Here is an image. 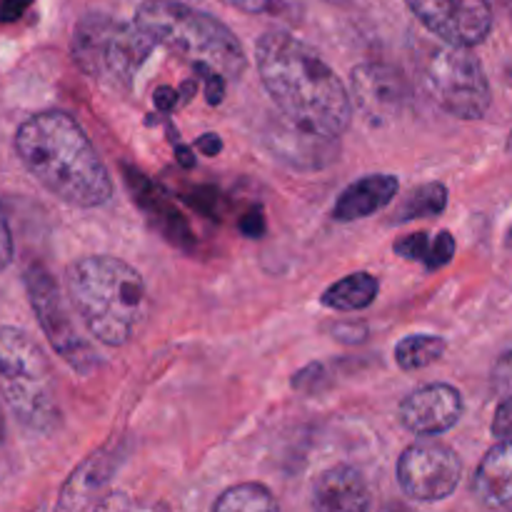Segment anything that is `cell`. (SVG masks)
Returning a JSON list of instances; mask_svg holds the SVG:
<instances>
[{
  "label": "cell",
  "mask_w": 512,
  "mask_h": 512,
  "mask_svg": "<svg viewBox=\"0 0 512 512\" xmlns=\"http://www.w3.org/2000/svg\"><path fill=\"white\" fill-rule=\"evenodd\" d=\"M263 88L285 118L340 138L353 120V98L323 55L285 30H268L255 43Z\"/></svg>",
  "instance_id": "cell-1"
},
{
  "label": "cell",
  "mask_w": 512,
  "mask_h": 512,
  "mask_svg": "<svg viewBox=\"0 0 512 512\" xmlns=\"http://www.w3.org/2000/svg\"><path fill=\"white\" fill-rule=\"evenodd\" d=\"M15 153L30 175L73 208H98L113 198V178L73 115L43 110L15 133Z\"/></svg>",
  "instance_id": "cell-2"
},
{
  "label": "cell",
  "mask_w": 512,
  "mask_h": 512,
  "mask_svg": "<svg viewBox=\"0 0 512 512\" xmlns=\"http://www.w3.org/2000/svg\"><path fill=\"white\" fill-rule=\"evenodd\" d=\"M68 300L88 333L105 348H120L143 320L145 280L115 255H88L65 273Z\"/></svg>",
  "instance_id": "cell-3"
},
{
  "label": "cell",
  "mask_w": 512,
  "mask_h": 512,
  "mask_svg": "<svg viewBox=\"0 0 512 512\" xmlns=\"http://www.w3.org/2000/svg\"><path fill=\"white\" fill-rule=\"evenodd\" d=\"M135 23L170 53L193 65H210L230 80H240L248 68V55L233 30L183 0H143L135 10Z\"/></svg>",
  "instance_id": "cell-4"
},
{
  "label": "cell",
  "mask_w": 512,
  "mask_h": 512,
  "mask_svg": "<svg viewBox=\"0 0 512 512\" xmlns=\"http://www.w3.org/2000/svg\"><path fill=\"white\" fill-rule=\"evenodd\" d=\"M0 393L23 428L50 435L63 423L53 365L38 340L20 328H0Z\"/></svg>",
  "instance_id": "cell-5"
},
{
  "label": "cell",
  "mask_w": 512,
  "mask_h": 512,
  "mask_svg": "<svg viewBox=\"0 0 512 512\" xmlns=\"http://www.w3.org/2000/svg\"><path fill=\"white\" fill-rule=\"evenodd\" d=\"M158 48L138 23L110 18L105 13H88L78 20L70 40L75 65L113 93H128L140 68Z\"/></svg>",
  "instance_id": "cell-6"
},
{
  "label": "cell",
  "mask_w": 512,
  "mask_h": 512,
  "mask_svg": "<svg viewBox=\"0 0 512 512\" xmlns=\"http://www.w3.org/2000/svg\"><path fill=\"white\" fill-rule=\"evenodd\" d=\"M420 83L440 110L460 120H480L493 103L483 63L463 45H433L423 60Z\"/></svg>",
  "instance_id": "cell-7"
},
{
  "label": "cell",
  "mask_w": 512,
  "mask_h": 512,
  "mask_svg": "<svg viewBox=\"0 0 512 512\" xmlns=\"http://www.w3.org/2000/svg\"><path fill=\"white\" fill-rule=\"evenodd\" d=\"M25 288H28L30 305L35 310V318H38L40 328H43L45 338H48L50 348L80 375H90L98 368L100 358L95 355L93 345L78 333L73 323V315H70V305L65 303L63 293H60L58 283L53 280V275L43 268V265H30L28 273H25Z\"/></svg>",
  "instance_id": "cell-8"
},
{
  "label": "cell",
  "mask_w": 512,
  "mask_h": 512,
  "mask_svg": "<svg viewBox=\"0 0 512 512\" xmlns=\"http://www.w3.org/2000/svg\"><path fill=\"white\" fill-rule=\"evenodd\" d=\"M398 485L415 503H440L458 490L463 460L443 443H415L398 460Z\"/></svg>",
  "instance_id": "cell-9"
},
{
  "label": "cell",
  "mask_w": 512,
  "mask_h": 512,
  "mask_svg": "<svg viewBox=\"0 0 512 512\" xmlns=\"http://www.w3.org/2000/svg\"><path fill=\"white\" fill-rule=\"evenodd\" d=\"M415 18L443 43L475 48L493 30L490 0H403Z\"/></svg>",
  "instance_id": "cell-10"
},
{
  "label": "cell",
  "mask_w": 512,
  "mask_h": 512,
  "mask_svg": "<svg viewBox=\"0 0 512 512\" xmlns=\"http://www.w3.org/2000/svg\"><path fill=\"white\" fill-rule=\"evenodd\" d=\"M263 140L265 148L275 158L288 163L290 168L300 170L328 168L340 155L338 138H330V135L318 133V130L305 128V125L285 118L283 113H280V118L270 120L263 133Z\"/></svg>",
  "instance_id": "cell-11"
},
{
  "label": "cell",
  "mask_w": 512,
  "mask_h": 512,
  "mask_svg": "<svg viewBox=\"0 0 512 512\" xmlns=\"http://www.w3.org/2000/svg\"><path fill=\"white\" fill-rule=\"evenodd\" d=\"M463 395L448 383H428L405 395L400 403V423L418 438H438L463 418Z\"/></svg>",
  "instance_id": "cell-12"
},
{
  "label": "cell",
  "mask_w": 512,
  "mask_h": 512,
  "mask_svg": "<svg viewBox=\"0 0 512 512\" xmlns=\"http://www.w3.org/2000/svg\"><path fill=\"white\" fill-rule=\"evenodd\" d=\"M353 98L370 123H385L410 103V85L400 70L385 63H363L350 75Z\"/></svg>",
  "instance_id": "cell-13"
},
{
  "label": "cell",
  "mask_w": 512,
  "mask_h": 512,
  "mask_svg": "<svg viewBox=\"0 0 512 512\" xmlns=\"http://www.w3.org/2000/svg\"><path fill=\"white\" fill-rule=\"evenodd\" d=\"M118 465H120L118 448H103V450H95L93 455H88V458L73 470V475L65 480L63 490H60L58 508L60 510L105 508L108 495H113L108 493V485L110 480H113Z\"/></svg>",
  "instance_id": "cell-14"
},
{
  "label": "cell",
  "mask_w": 512,
  "mask_h": 512,
  "mask_svg": "<svg viewBox=\"0 0 512 512\" xmlns=\"http://www.w3.org/2000/svg\"><path fill=\"white\" fill-rule=\"evenodd\" d=\"M125 180H128L133 200L145 210V215L153 220L155 228H158L170 243L178 245V248H193V230H190L185 215H180V210L170 203L168 195H165L158 185L150 183L140 170L128 168V165H125Z\"/></svg>",
  "instance_id": "cell-15"
},
{
  "label": "cell",
  "mask_w": 512,
  "mask_h": 512,
  "mask_svg": "<svg viewBox=\"0 0 512 512\" xmlns=\"http://www.w3.org/2000/svg\"><path fill=\"white\" fill-rule=\"evenodd\" d=\"M310 505L320 512H363L370 508L368 483L358 468L335 465L313 483Z\"/></svg>",
  "instance_id": "cell-16"
},
{
  "label": "cell",
  "mask_w": 512,
  "mask_h": 512,
  "mask_svg": "<svg viewBox=\"0 0 512 512\" xmlns=\"http://www.w3.org/2000/svg\"><path fill=\"white\" fill-rule=\"evenodd\" d=\"M400 183L390 173H373L355 180L340 193L333 205V218L340 223H353V220L370 218L388 208L398 198Z\"/></svg>",
  "instance_id": "cell-17"
},
{
  "label": "cell",
  "mask_w": 512,
  "mask_h": 512,
  "mask_svg": "<svg viewBox=\"0 0 512 512\" xmlns=\"http://www.w3.org/2000/svg\"><path fill=\"white\" fill-rule=\"evenodd\" d=\"M473 490L480 503L490 508H503L512 503V443L500 440L485 453L473 478Z\"/></svg>",
  "instance_id": "cell-18"
},
{
  "label": "cell",
  "mask_w": 512,
  "mask_h": 512,
  "mask_svg": "<svg viewBox=\"0 0 512 512\" xmlns=\"http://www.w3.org/2000/svg\"><path fill=\"white\" fill-rule=\"evenodd\" d=\"M378 290V278L360 270V273H350L340 278L338 283L330 285L323 298H320V303L330 310H338V313H353V310L370 308L378 298Z\"/></svg>",
  "instance_id": "cell-19"
},
{
  "label": "cell",
  "mask_w": 512,
  "mask_h": 512,
  "mask_svg": "<svg viewBox=\"0 0 512 512\" xmlns=\"http://www.w3.org/2000/svg\"><path fill=\"white\" fill-rule=\"evenodd\" d=\"M395 255L405 260H415V263H423L425 270L435 273L443 265H448L455 255V238L448 230H440L435 238H430L428 233H413L405 235V238L395 240Z\"/></svg>",
  "instance_id": "cell-20"
},
{
  "label": "cell",
  "mask_w": 512,
  "mask_h": 512,
  "mask_svg": "<svg viewBox=\"0 0 512 512\" xmlns=\"http://www.w3.org/2000/svg\"><path fill=\"white\" fill-rule=\"evenodd\" d=\"M215 512H273L278 510V500L270 488L260 483H240L225 490L213 503Z\"/></svg>",
  "instance_id": "cell-21"
},
{
  "label": "cell",
  "mask_w": 512,
  "mask_h": 512,
  "mask_svg": "<svg viewBox=\"0 0 512 512\" xmlns=\"http://www.w3.org/2000/svg\"><path fill=\"white\" fill-rule=\"evenodd\" d=\"M445 355V340L438 335H408L395 345V363L400 370L413 373V370L430 368Z\"/></svg>",
  "instance_id": "cell-22"
},
{
  "label": "cell",
  "mask_w": 512,
  "mask_h": 512,
  "mask_svg": "<svg viewBox=\"0 0 512 512\" xmlns=\"http://www.w3.org/2000/svg\"><path fill=\"white\" fill-rule=\"evenodd\" d=\"M445 205H448V188H445L443 183L418 185V188L400 203L393 223H410V220L440 215L445 210Z\"/></svg>",
  "instance_id": "cell-23"
},
{
  "label": "cell",
  "mask_w": 512,
  "mask_h": 512,
  "mask_svg": "<svg viewBox=\"0 0 512 512\" xmlns=\"http://www.w3.org/2000/svg\"><path fill=\"white\" fill-rule=\"evenodd\" d=\"M223 3L248 15H263L290 25H298L305 18V0H223Z\"/></svg>",
  "instance_id": "cell-24"
},
{
  "label": "cell",
  "mask_w": 512,
  "mask_h": 512,
  "mask_svg": "<svg viewBox=\"0 0 512 512\" xmlns=\"http://www.w3.org/2000/svg\"><path fill=\"white\" fill-rule=\"evenodd\" d=\"M195 70L200 73V78L205 80V98H208L210 105L223 103L225 98V75L218 73L215 68L205 63H195Z\"/></svg>",
  "instance_id": "cell-25"
},
{
  "label": "cell",
  "mask_w": 512,
  "mask_h": 512,
  "mask_svg": "<svg viewBox=\"0 0 512 512\" xmlns=\"http://www.w3.org/2000/svg\"><path fill=\"white\" fill-rule=\"evenodd\" d=\"M493 390L500 400H512V348L493 368Z\"/></svg>",
  "instance_id": "cell-26"
},
{
  "label": "cell",
  "mask_w": 512,
  "mask_h": 512,
  "mask_svg": "<svg viewBox=\"0 0 512 512\" xmlns=\"http://www.w3.org/2000/svg\"><path fill=\"white\" fill-rule=\"evenodd\" d=\"M493 435L503 443H512V400H503L493 418Z\"/></svg>",
  "instance_id": "cell-27"
},
{
  "label": "cell",
  "mask_w": 512,
  "mask_h": 512,
  "mask_svg": "<svg viewBox=\"0 0 512 512\" xmlns=\"http://www.w3.org/2000/svg\"><path fill=\"white\" fill-rule=\"evenodd\" d=\"M335 340L345 345H358L368 338V325L365 323H340L333 328Z\"/></svg>",
  "instance_id": "cell-28"
},
{
  "label": "cell",
  "mask_w": 512,
  "mask_h": 512,
  "mask_svg": "<svg viewBox=\"0 0 512 512\" xmlns=\"http://www.w3.org/2000/svg\"><path fill=\"white\" fill-rule=\"evenodd\" d=\"M10 260H13V235H10V225L0 208V270L8 268Z\"/></svg>",
  "instance_id": "cell-29"
},
{
  "label": "cell",
  "mask_w": 512,
  "mask_h": 512,
  "mask_svg": "<svg viewBox=\"0 0 512 512\" xmlns=\"http://www.w3.org/2000/svg\"><path fill=\"white\" fill-rule=\"evenodd\" d=\"M33 0H0V23H15Z\"/></svg>",
  "instance_id": "cell-30"
},
{
  "label": "cell",
  "mask_w": 512,
  "mask_h": 512,
  "mask_svg": "<svg viewBox=\"0 0 512 512\" xmlns=\"http://www.w3.org/2000/svg\"><path fill=\"white\" fill-rule=\"evenodd\" d=\"M153 103L158 105V110H163V113H168V110L178 108V105H180L178 90H173V88H168V85H163V88L155 90Z\"/></svg>",
  "instance_id": "cell-31"
},
{
  "label": "cell",
  "mask_w": 512,
  "mask_h": 512,
  "mask_svg": "<svg viewBox=\"0 0 512 512\" xmlns=\"http://www.w3.org/2000/svg\"><path fill=\"white\" fill-rule=\"evenodd\" d=\"M195 148H198L200 153H205V155H210V158H213V155H218L220 150H223V140H220L215 133H205V135H200L198 140H195Z\"/></svg>",
  "instance_id": "cell-32"
},
{
  "label": "cell",
  "mask_w": 512,
  "mask_h": 512,
  "mask_svg": "<svg viewBox=\"0 0 512 512\" xmlns=\"http://www.w3.org/2000/svg\"><path fill=\"white\" fill-rule=\"evenodd\" d=\"M240 228H243V233L250 235V238H260V235H263V215H260L258 210H253V213L245 215V218L240 220Z\"/></svg>",
  "instance_id": "cell-33"
},
{
  "label": "cell",
  "mask_w": 512,
  "mask_h": 512,
  "mask_svg": "<svg viewBox=\"0 0 512 512\" xmlns=\"http://www.w3.org/2000/svg\"><path fill=\"white\" fill-rule=\"evenodd\" d=\"M175 155H178V160L185 165V168H193L195 165V158L188 153V148H185V145H175Z\"/></svg>",
  "instance_id": "cell-34"
},
{
  "label": "cell",
  "mask_w": 512,
  "mask_h": 512,
  "mask_svg": "<svg viewBox=\"0 0 512 512\" xmlns=\"http://www.w3.org/2000/svg\"><path fill=\"white\" fill-rule=\"evenodd\" d=\"M503 3H505V5H508V8L512 10V0H503Z\"/></svg>",
  "instance_id": "cell-35"
},
{
  "label": "cell",
  "mask_w": 512,
  "mask_h": 512,
  "mask_svg": "<svg viewBox=\"0 0 512 512\" xmlns=\"http://www.w3.org/2000/svg\"><path fill=\"white\" fill-rule=\"evenodd\" d=\"M510 150H512V138H510Z\"/></svg>",
  "instance_id": "cell-36"
}]
</instances>
